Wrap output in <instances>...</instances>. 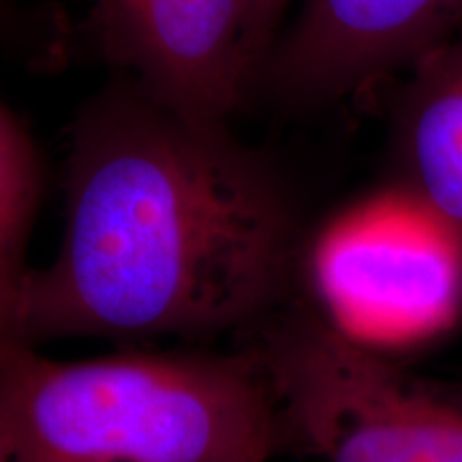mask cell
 <instances>
[{"label":"cell","instance_id":"277c9868","mask_svg":"<svg viewBox=\"0 0 462 462\" xmlns=\"http://www.w3.org/2000/svg\"><path fill=\"white\" fill-rule=\"evenodd\" d=\"M101 54L182 116L229 125L257 86L245 0H95Z\"/></svg>","mask_w":462,"mask_h":462},{"label":"cell","instance_id":"3957f363","mask_svg":"<svg viewBox=\"0 0 462 462\" xmlns=\"http://www.w3.org/2000/svg\"><path fill=\"white\" fill-rule=\"evenodd\" d=\"M253 334L285 449L326 462H462V388L398 371L321 313L270 317Z\"/></svg>","mask_w":462,"mask_h":462},{"label":"cell","instance_id":"ba28073f","mask_svg":"<svg viewBox=\"0 0 462 462\" xmlns=\"http://www.w3.org/2000/svg\"><path fill=\"white\" fill-rule=\"evenodd\" d=\"M287 5L289 0H245V39L257 79L274 45V31Z\"/></svg>","mask_w":462,"mask_h":462},{"label":"cell","instance_id":"5b68a950","mask_svg":"<svg viewBox=\"0 0 462 462\" xmlns=\"http://www.w3.org/2000/svg\"><path fill=\"white\" fill-rule=\"evenodd\" d=\"M462 28V0H304L257 86L285 103H328L407 73Z\"/></svg>","mask_w":462,"mask_h":462},{"label":"cell","instance_id":"6da1fadb","mask_svg":"<svg viewBox=\"0 0 462 462\" xmlns=\"http://www.w3.org/2000/svg\"><path fill=\"white\" fill-rule=\"evenodd\" d=\"M300 253L291 199L229 125L182 116L135 79L79 116L65 234L28 270L17 343L253 334Z\"/></svg>","mask_w":462,"mask_h":462},{"label":"cell","instance_id":"8992f818","mask_svg":"<svg viewBox=\"0 0 462 462\" xmlns=\"http://www.w3.org/2000/svg\"><path fill=\"white\" fill-rule=\"evenodd\" d=\"M396 182L462 236V37L407 71L392 112Z\"/></svg>","mask_w":462,"mask_h":462},{"label":"cell","instance_id":"9c48e42d","mask_svg":"<svg viewBox=\"0 0 462 462\" xmlns=\"http://www.w3.org/2000/svg\"><path fill=\"white\" fill-rule=\"evenodd\" d=\"M0 462H15L14 448H11L9 437L7 432L3 430V426H0Z\"/></svg>","mask_w":462,"mask_h":462},{"label":"cell","instance_id":"7a4b0ae2","mask_svg":"<svg viewBox=\"0 0 462 462\" xmlns=\"http://www.w3.org/2000/svg\"><path fill=\"white\" fill-rule=\"evenodd\" d=\"M0 426L15 462H270L285 449L248 346L51 360L0 354Z\"/></svg>","mask_w":462,"mask_h":462},{"label":"cell","instance_id":"52a82bcc","mask_svg":"<svg viewBox=\"0 0 462 462\" xmlns=\"http://www.w3.org/2000/svg\"><path fill=\"white\" fill-rule=\"evenodd\" d=\"M39 198L37 150L20 120L0 101V354L17 343V304L31 270L24 259Z\"/></svg>","mask_w":462,"mask_h":462}]
</instances>
